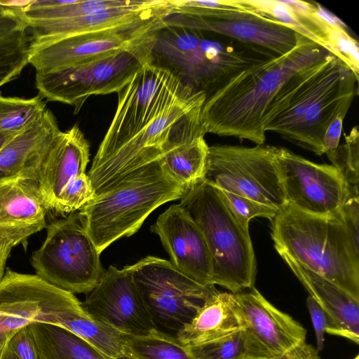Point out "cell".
<instances>
[{
  "instance_id": "obj_1",
  "label": "cell",
  "mask_w": 359,
  "mask_h": 359,
  "mask_svg": "<svg viewBox=\"0 0 359 359\" xmlns=\"http://www.w3.org/2000/svg\"><path fill=\"white\" fill-rule=\"evenodd\" d=\"M358 78L329 53L292 76L270 103L264 130L312 151L324 154L323 140L332 121L346 114L358 94Z\"/></svg>"
},
{
  "instance_id": "obj_2",
  "label": "cell",
  "mask_w": 359,
  "mask_h": 359,
  "mask_svg": "<svg viewBox=\"0 0 359 359\" xmlns=\"http://www.w3.org/2000/svg\"><path fill=\"white\" fill-rule=\"evenodd\" d=\"M330 53L302 36L288 53L246 68L208 95L201 113L205 133L264 144L268 107L284 83Z\"/></svg>"
},
{
  "instance_id": "obj_3",
  "label": "cell",
  "mask_w": 359,
  "mask_h": 359,
  "mask_svg": "<svg viewBox=\"0 0 359 359\" xmlns=\"http://www.w3.org/2000/svg\"><path fill=\"white\" fill-rule=\"evenodd\" d=\"M271 229L279 255H287L359 299V250L340 211L316 215L286 203L271 220Z\"/></svg>"
},
{
  "instance_id": "obj_4",
  "label": "cell",
  "mask_w": 359,
  "mask_h": 359,
  "mask_svg": "<svg viewBox=\"0 0 359 359\" xmlns=\"http://www.w3.org/2000/svg\"><path fill=\"white\" fill-rule=\"evenodd\" d=\"M152 63L166 68L207 96L238 72L275 57L264 50L219 36L165 27L155 36Z\"/></svg>"
},
{
  "instance_id": "obj_5",
  "label": "cell",
  "mask_w": 359,
  "mask_h": 359,
  "mask_svg": "<svg viewBox=\"0 0 359 359\" xmlns=\"http://www.w3.org/2000/svg\"><path fill=\"white\" fill-rule=\"evenodd\" d=\"M185 188L163 170L160 161L130 173L79 210L84 228L101 253L136 233L163 204L180 199Z\"/></svg>"
},
{
  "instance_id": "obj_6",
  "label": "cell",
  "mask_w": 359,
  "mask_h": 359,
  "mask_svg": "<svg viewBox=\"0 0 359 359\" xmlns=\"http://www.w3.org/2000/svg\"><path fill=\"white\" fill-rule=\"evenodd\" d=\"M206 97L204 91L189 86L123 146L91 165L87 175L95 196L111 189L135 170L159 161L177 147L205 136L201 113Z\"/></svg>"
},
{
  "instance_id": "obj_7",
  "label": "cell",
  "mask_w": 359,
  "mask_h": 359,
  "mask_svg": "<svg viewBox=\"0 0 359 359\" xmlns=\"http://www.w3.org/2000/svg\"><path fill=\"white\" fill-rule=\"evenodd\" d=\"M181 205L201 229L212 260V283L236 293L254 287L257 264L249 230L205 179L185 189Z\"/></svg>"
},
{
  "instance_id": "obj_8",
  "label": "cell",
  "mask_w": 359,
  "mask_h": 359,
  "mask_svg": "<svg viewBox=\"0 0 359 359\" xmlns=\"http://www.w3.org/2000/svg\"><path fill=\"white\" fill-rule=\"evenodd\" d=\"M156 33L139 43L91 62L36 72L39 95L48 101L72 106L76 114L90 96L118 93L137 72L152 62Z\"/></svg>"
},
{
  "instance_id": "obj_9",
  "label": "cell",
  "mask_w": 359,
  "mask_h": 359,
  "mask_svg": "<svg viewBox=\"0 0 359 359\" xmlns=\"http://www.w3.org/2000/svg\"><path fill=\"white\" fill-rule=\"evenodd\" d=\"M42 245L33 252L36 275L71 293H88L104 269L100 253L87 233L79 212L50 223Z\"/></svg>"
},
{
  "instance_id": "obj_10",
  "label": "cell",
  "mask_w": 359,
  "mask_h": 359,
  "mask_svg": "<svg viewBox=\"0 0 359 359\" xmlns=\"http://www.w3.org/2000/svg\"><path fill=\"white\" fill-rule=\"evenodd\" d=\"M172 15L165 27H181L225 36L273 57L293 50L303 36L286 25L247 8H212L197 0H168ZM241 2V1H240Z\"/></svg>"
},
{
  "instance_id": "obj_11",
  "label": "cell",
  "mask_w": 359,
  "mask_h": 359,
  "mask_svg": "<svg viewBox=\"0 0 359 359\" xmlns=\"http://www.w3.org/2000/svg\"><path fill=\"white\" fill-rule=\"evenodd\" d=\"M189 86L168 69L152 62L137 72L117 93L116 110L92 165L102 161L123 146Z\"/></svg>"
},
{
  "instance_id": "obj_12",
  "label": "cell",
  "mask_w": 359,
  "mask_h": 359,
  "mask_svg": "<svg viewBox=\"0 0 359 359\" xmlns=\"http://www.w3.org/2000/svg\"><path fill=\"white\" fill-rule=\"evenodd\" d=\"M278 149L265 144L209 147L205 180L278 211L286 201L276 165Z\"/></svg>"
},
{
  "instance_id": "obj_13",
  "label": "cell",
  "mask_w": 359,
  "mask_h": 359,
  "mask_svg": "<svg viewBox=\"0 0 359 359\" xmlns=\"http://www.w3.org/2000/svg\"><path fill=\"white\" fill-rule=\"evenodd\" d=\"M158 329L177 332L217 290L179 271L166 259L147 256L127 266Z\"/></svg>"
},
{
  "instance_id": "obj_14",
  "label": "cell",
  "mask_w": 359,
  "mask_h": 359,
  "mask_svg": "<svg viewBox=\"0 0 359 359\" xmlns=\"http://www.w3.org/2000/svg\"><path fill=\"white\" fill-rule=\"evenodd\" d=\"M86 313L73 293L39 276L9 269L0 283V332L15 331L34 323L61 325Z\"/></svg>"
},
{
  "instance_id": "obj_15",
  "label": "cell",
  "mask_w": 359,
  "mask_h": 359,
  "mask_svg": "<svg viewBox=\"0 0 359 359\" xmlns=\"http://www.w3.org/2000/svg\"><path fill=\"white\" fill-rule=\"evenodd\" d=\"M167 17L142 20L102 31L30 43L28 63L46 72L91 62L139 43L165 27Z\"/></svg>"
},
{
  "instance_id": "obj_16",
  "label": "cell",
  "mask_w": 359,
  "mask_h": 359,
  "mask_svg": "<svg viewBox=\"0 0 359 359\" xmlns=\"http://www.w3.org/2000/svg\"><path fill=\"white\" fill-rule=\"evenodd\" d=\"M276 165L285 198L304 212L316 215L338 214L358 187H350L332 165L313 163L284 148H278Z\"/></svg>"
},
{
  "instance_id": "obj_17",
  "label": "cell",
  "mask_w": 359,
  "mask_h": 359,
  "mask_svg": "<svg viewBox=\"0 0 359 359\" xmlns=\"http://www.w3.org/2000/svg\"><path fill=\"white\" fill-rule=\"evenodd\" d=\"M81 306L90 318L124 335L157 329L127 266L104 270Z\"/></svg>"
},
{
  "instance_id": "obj_18",
  "label": "cell",
  "mask_w": 359,
  "mask_h": 359,
  "mask_svg": "<svg viewBox=\"0 0 359 359\" xmlns=\"http://www.w3.org/2000/svg\"><path fill=\"white\" fill-rule=\"evenodd\" d=\"M246 327L276 359H321L306 341V330L252 287L233 293Z\"/></svg>"
},
{
  "instance_id": "obj_19",
  "label": "cell",
  "mask_w": 359,
  "mask_h": 359,
  "mask_svg": "<svg viewBox=\"0 0 359 359\" xmlns=\"http://www.w3.org/2000/svg\"><path fill=\"white\" fill-rule=\"evenodd\" d=\"M151 231L160 238L175 268L203 285H213L211 257L203 233L181 205L161 213Z\"/></svg>"
},
{
  "instance_id": "obj_20",
  "label": "cell",
  "mask_w": 359,
  "mask_h": 359,
  "mask_svg": "<svg viewBox=\"0 0 359 359\" xmlns=\"http://www.w3.org/2000/svg\"><path fill=\"white\" fill-rule=\"evenodd\" d=\"M170 15L172 8L168 0H126L121 6L83 16L25 22L32 34L31 43L36 44Z\"/></svg>"
},
{
  "instance_id": "obj_21",
  "label": "cell",
  "mask_w": 359,
  "mask_h": 359,
  "mask_svg": "<svg viewBox=\"0 0 359 359\" xmlns=\"http://www.w3.org/2000/svg\"><path fill=\"white\" fill-rule=\"evenodd\" d=\"M90 144L75 124L58 133L49 144L38 170L36 181L50 210H54L63 189L86 173Z\"/></svg>"
},
{
  "instance_id": "obj_22",
  "label": "cell",
  "mask_w": 359,
  "mask_h": 359,
  "mask_svg": "<svg viewBox=\"0 0 359 359\" xmlns=\"http://www.w3.org/2000/svg\"><path fill=\"white\" fill-rule=\"evenodd\" d=\"M289 268L327 317L325 332L359 342V299L341 287L280 254Z\"/></svg>"
},
{
  "instance_id": "obj_23",
  "label": "cell",
  "mask_w": 359,
  "mask_h": 359,
  "mask_svg": "<svg viewBox=\"0 0 359 359\" xmlns=\"http://www.w3.org/2000/svg\"><path fill=\"white\" fill-rule=\"evenodd\" d=\"M60 131L55 115L46 109L0 151V180L15 177L36 180L46 151Z\"/></svg>"
},
{
  "instance_id": "obj_24",
  "label": "cell",
  "mask_w": 359,
  "mask_h": 359,
  "mask_svg": "<svg viewBox=\"0 0 359 359\" xmlns=\"http://www.w3.org/2000/svg\"><path fill=\"white\" fill-rule=\"evenodd\" d=\"M243 327H246L245 320L233 293L217 290L175 336L183 344L192 346Z\"/></svg>"
},
{
  "instance_id": "obj_25",
  "label": "cell",
  "mask_w": 359,
  "mask_h": 359,
  "mask_svg": "<svg viewBox=\"0 0 359 359\" xmlns=\"http://www.w3.org/2000/svg\"><path fill=\"white\" fill-rule=\"evenodd\" d=\"M49 211L36 179L15 177L0 180V227L43 229Z\"/></svg>"
},
{
  "instance_id": "obj_26",
  "label": "cell",
  "mask_w": 359,
  "mask_h": 359,
  "mask_svg": "<svg viewBox=\"0 0 359 359\" xmlns=\"http://www.w3.org/2000/svg\"><path fill=\"white\" fill-rule=\"evenodd\" d=\"M28 326L38 359H110L61 325L34 323Z\"/></svg>"
},
{
  "instance_id": "obj_27",
  "label": "cell",
  "mask_w": 359,
  "mask_h": 359,
  "mask_svg": "<svg viewBox=\"0 0 359 359\" xmlns=\"http://www.w3.org/2000/svg\"><path fill=\"white\" fill-rule=\"evenodd\" d=\"M189 348L195 359H276L248 327Z\"/></svg>"
},
{
  "instance_id": "obj_28",
  "label": "cell",
  "mask_w": 359,
  "mask_h": 359,
  "mask_svg": "<svg viewBox=\"0 0 359 359\" xmlns=\"http://www.w3.org/2000/svg\"><path fill=\"white\" fill-rule=\"evenodd\" d=\"M208 148L204 136L196 137L165 155L161 167L185 189L194 186L205 179Z\"/></svg>"
},
{
  "instance_id": "obj_29",
  "label": "cell",
  "mask_w": 359,
  "mask_h": 359,
  "mask_svg": "<svg viewBox=\"0 0 359 359\" xmlns=\"http://www.w3.org/2000/svg\"><path fill=\"white\" fill-rule=\"evenodd\" d=\"M126 1V0H33L25 8L13 11L24 21L53 20L95 13L121 6Z\"/></svg>"
},
{
  "instance_id": "obj_30",
  "label": "cell",
  "mask_w": 359,
  "mask_h": 359,
  "mask_svg": "<svg viewBox=\"0 0 359 359\" xmlns=\"http://www.w3.org/2000/svg\"><path fill=\"white\" fill-rule=\"evenodd\" d=\"M128 359H195L188 346L171 334L154 329L140 335H124Z\"/></svg>"
},
{
  "instance_id": "obj_31",
  "label": "cell",
  "mask_w": 359,
  "mask_h": 359,
  "mask_svg": "<svg viewBox=\"0 0 359 359\" xmlns=\"http://www.w3.org/2000/svg\"><path fill=\"white\" fill-rule=\"evenodd\" d=\"M63 327L76 334L110 359H126L124 334L90 318L86 313L63 322Z\"/></svg>"
},
{
  "instance_id": "obj_32",
  "label": "cell",
  "mask_w": 359,
  "mask_h": 359,
  "mask_svg": "<svg viewBox=\"0 0 359 359\" xmlns=\"http://www.w3.org/2000/svg\"><path fill=\"white\" fill-rule=\"evenodd\" d=\"M46 109L43 98L39 94L32 98L4 97L0 93V132L19 134Z\"/></svg>"
},
{
  "instance_id": "obj_33",
  "label": "cell",
  "mask_w": 359,
  "mask_h": 359,
  "mask_svg": "<svg viewBox=\"0 0 359 359\" xmlns=\"http://www.w3.org/2000/svg\"><path fill=\"white\" fill-rule=\"evenodd\" d=\"M247 8L271 18L322 46L301 18L281 0H239ZM323 47V46H322Z\"/></svg>"
},
{
  "instance_id": "obj_34",
  "label": "cell",
  "mask_w": 359,
  "mask_h": 359,
  "mask_svg": "<svg viewBox=\"0 0 359 359\" xmlns=\"http://www.w3.org/2000/svg\"><path fill=\"white\" fill-rule=\"evenodd\" d=\"M327 157L342 174L350 187H358L359 182V133L353 127L345 135V142Z\"/></svg>"
},
{
  "instance_id": "obj_35",
  "label": "cell",
  "mask_w": 359,
  "mask_h": 359,
  "mask_svg": "<svg viewBox=\"0 0 359 359\" xmlns=\"http://www.w3.org/2000/svg\"><path fill=\"white\" fill-rule=\"evenodd\" d=\"M217 189L230 211L245 230H249V223L252 219L264 217L272 220L278 212L250 198Z\"/></svg>"
},
{
  "instance_id": "obj_36",
  "label": "cell",
  "mask_w": 359,
  "mask_h": 359,
  "mask_svg": "<svg viewBox=\"0 0 359 359\" xmlns=\"http://www.w3.org/2000/svg\"><path fill=\"white\" fill-rule=\"evenodd\" d=\"M94 197V190L87 173L83 174L63 189L53 211L62 214L74 212Z\"/></svg>"
},
{
  "instance_id": "obj_37",
  "label": "cell",
  "mask_w": 359,
  "mask_h": 359,
  "mask_svg": "<svg viewBox=\"0 0 359 359\" xmlns=\"http://www.w3.org/2000/svg\"><path fill=\"white\" fill-rule=\"evenodd\" d=\"M0 359H38L28 325L16 330L7 339L3 345Z\"/></svg>"
},
{
  "instance_id": "obj_38",
  "label": "cell",
  "mask_w": 359,
  "mask_h": 359,
  "mask_svg": "<svg viewBox=\"0 0 359 359\" xmlns=\"http://www.w3.org/2000/svg\"><path fill=\"white\" fill-rule=\"evenodd\" d=\"M41 229L27 226L0 227V283L5 275L6 262L12 249Z\"/></svg>"
},
{
  "instance_id": "obj_39",
  "label": "cell",
  "mask_w": 359,
  "mask_h": 359,
  "mask_svg": "<svg viewBox=\"0 0 359 359\" xmlns=\"http://www.w3.org/2000/svg\"><path fill=\"white\" fill-rule=\"evenodd\" d=\"M340 215L355 248L359 250V196L352 195L340 209Z\"/></svg>"
},
{
  "instance_id": "obj_40",
  "label": "cell",
  "mask_w": 359,
  "mask_h": 359,
  "mask_svg": "<svg viewBox=\"0 0 359 359\" xmlns=\"http://www.w3.org/2000/svg\"><path fill=\"white\" fill-rule=\"evenodd\" d=\"M306 304L316 333V350L319 353L323 348L327 317L321 307L310 296L307 298Z\"/></svg>"
},
{
  "instance_id": "obj_41",
  "label": "cell",
  "mask_w": 359,
  "mask_h": 359,
  "mask_svg": "<svg viewBox=\"0 0 359 359\" xmlns=\"http://www.w3.org/2000/svg\"><path fill=\"white\" fill-rule=\"evenodd\" d=\"M346 115L339 114L328 126L323 140L324 154L327 156L334 153L337 147L343 129Z\"/></svg>"
},
{
  "instance_id": "obj_42",
  "label": "cell",
  "mask_w": 359,
  "mask_h": 359,
  "mask_svg": "<svg viewBox=\"0 0 359 359\" xmlns=\"http://www.w3.org/2000/svg\"><path fill=\"white\" fill-rule=\"evenodd\" d=\"M33 0L28 1H0V7L11 10H22L31 4Z\"/></svg>"
},
{
  "instance_id": "obj_43",
  "label": "cell",
  "mask_w": 359,
  "mask_h": 359,
  "mask_svg": "<svg viewBox=\"0 0 359 359\" xmlns=\"http://www.w3.org/2000/svg\"><path fill=\"white\" fill-rule=\"evenodd\" d=\"M18 134L0 132V151L8 144Z\"/></svg>"
},
{
  "instance_id": "obj_44",
  "label": "cell",
  "mask_w": 359,
  "mask_h": 359,
  "mask_svg": "<svg viewBox=\"0 0 359 359\" xmlns=\"http://www.w3.org/2000/svg\"><path fill=\"white\" fill-rule=\"evenodd\" d=\"M15 331L2 332H0V346H3L7 339L13 334Z\"/></svg>"
},
{
  "instance_id": "obj_45",
  "label": "cell",
  "mask_w": 359,
  "mask_h": 359,
  "mask_svg": "<svg viewBox=\"0 0 359 359\" xmlns=\"http://www.w3.org/2000/svg\"><path fill=\"white\" fill-rule=\"evenodd\" d=\"M2 347H3V346H0V358H1V351H2Z\"/></svg>"
},
{
  "instance_id": "obj_46",
  "label": "cell",
  "mask_w": 359,
  "mask_h": 359,
  "mask_svg": "<svg viewBox=\"0 0 359 359\" xmlns=\"http://www.w3.org/2000/svg\"><path fill=\"white\" fill-rule=\"evenodd\" d=\"M353 359H359V355H357Z\"/></svg>"
}]
</instances>
